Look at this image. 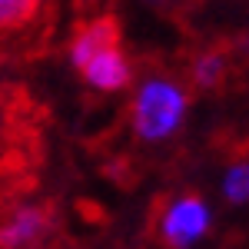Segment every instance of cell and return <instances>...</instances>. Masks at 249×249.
Listing matches in <instances>:
<instances>
[{
    "instance_id": "cell-3",
    "label": "cell",
    "mask_w": 249,
    "mask_h": 249,
    "mask_svg": "<svg viewBox=\"0 0 249 249\" xmlns=\"http://www.w3.org/2000/svg\"><path fill=\"white\" fill-rule=\"evenodd\" d=\"M57 226L53 210L43 203H17L7 213V223L0 232L3 249H37L50 239V232Z\"/></svg>"
},
{
    "instance_id": "cell-5",
    "label": "cell",
    "mask_w": 249,
    "mask_h": 249,
    "mask_svg": "<svg viewBox=\"0 0 249 249\" xmlns=\"http://www.w3.org/2000/svg\"><path fill=\"white\" fill-rule=\"evenodd\" d=\"M83 80H87L93 90L116 93V90H123V87L133 80V67H130V60H126V53H123L120 47H110V50L96 53V57L87 63Z\"/></svg>"
},
{
    "instance_id": "cell-6",
    "label": "cell",
    "mask_w": 249,
    "mask_h": 249,
    "mask_svg": "<svg viewBox=\"0 0 249 249\" xmlns=\"http://www.w3.org/2000/svg\"><path fill=\"white\" fill-rule=\"evenodd\" d=\"M190 77L196 87H203V90H216L223 77H226V53L223 50H206V53H199V57L193 60V70Z\"/></svg>"
},
{
    "instance_id": "cell-4",
    "label": "cell",
    "mask_w": 249,
    "mask_h": 249,
    "mask_svg": "<svg viewBox=\"0 0 249 249\" xmlns=\"http://www.w3.org/2000/svg\"><path fill=\"white\" fill-rule=\"evenodd\" d=\"M110 47H120V20L110 17V14H103V17H93L90 23H80L77 27L67 57H70V63H73V70L83 73L87 63H90L96 53L110 50Z\"/></svg>"
},
{
    "instance_id": "cell-7",
    "label": "cell",
    "mask_w": 249,
    "mask_h": 249,
    "mask_svg": "<svg viewBox=\"0 0 249 249\" xmlns=\"http://www.w3.org/2000/svg\"><path fill=\"white\" fill-rule=\"evenodd\" d=\"M43 0H0V27L7 34L23 30L30 20H37Z\"/></svg>"
},
{
    "instance_id": "cell-8",
    "label": "cell",
    "mask_w": 249,
    "mask_h": 249,
    "mask_svg": "<svg viewBox=\"0 0 249 249\" xmlns=\"http://www.w3.org/2000/svg\"><path fill=\"white\" fill-rule=\"evenodd\" d=\"M223 193H226V199L232 206L249 203V160H239V163L230 166L226 179H223Z\"/></svg>"
},
{
    "instance_id": "cell-1",
    "label": "cell",
    "mask_w": 249,
    "mask_h": 249,
    "mask_svg": "<svg viewBox=\"0 0 249 249\" xmlns=\"http://www.w3.org/2000/svg\"><path fill=\"white\" fill-rule=\"evenodd\" d=\"M183 116H186V93L179 83L166 77H146L136 87L130 120H133V133L143 143L170 140L179 130Z\"/></svg>"
},
{
    "instance_id": "cell-2",
    "label": "cell",
    "mask_w": 249,
    "mask_h": 249,
    "mask_svg": "<svg viewBox=\"0 0 249 249\" xmlns=\"http://www.w3.org/2000/svg\"><path fill=\"white\" fill-rule=\"evenodd\" d=\"M210 223H213L210 206L199 196L186 193V196L173 199L170 206L163 210V216H160V236H163V243L170 249H186L196 239L206 236Z\"/></svg>"
}]
</instances>
